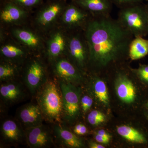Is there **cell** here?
Returning a JSON list of instances; mask_svg holds the SVG:
<instances>
[{
  "label": "cell",
  "instance_id": "obj_1",
  "mask_svg": "<svg viewBox=\"0 0 148 148\" xmlns=\"http://www.w3.org/2000/svg\"><path fill=\"white\" fill-rule=\"evenodd\" d=\"M88 49V66L106 70L129 58L133 35L117 19L109 16L92 17L84 30Z\"/></svg>",
  "mask_w": 148,
  "mask_h": 148
},
{
  "label": "cell",
  "instance_id": "obj_2",
  "mask_svg": "<svg viewBox=\"0 0 148 148\" xmlns=\"http://www.w3.org/2000/svg\"><path fill=\"white\" fill-rule=\"evenodd\" d=\"M35 96L45 120L53 124L63 123V99L58 81L48 79Z\"/></svg>",
  "mask_w": 148,
  "mask_h": 148
},
{
  "label": "cell",
  "instance_id": "obj_3",
  "mask_svg": "<svg viewBox=\"0 0 148 148\" xmlns=\"http://www.w3.org/2000/svg\"><path fill=\"white\" fill-rule=\"evenodd\" d=\"M118 21L134 37L148 35V14L146 5L142 3L120 9Z\"/></svg>",
  "mask_w": 148,
  "mask_h": 148
},
{
  "label": "cell",
  "instance_id": "obj_4",
  "mask_svg": "<svg viewBox=\"0 0 148 148\" xmlns=\"http://www.w3.org/2000/svg\"><path fill=\"white\" fill-rule=\"evenodd\" d=\"M69 59L84 74L88 67V49L84 31H75L67 44Z\"/></svg>",
  "mask_w": 148,
  "mask_h": 148
},
{
  "label": "cell",
  "instance_id": "obj_5",
  "mask_svg": "<svg viewBox=\"0 0 148 148\" xmlns=\"http://www.w3.org/2000/svg\"><path fill=\"white\" fill-rule=\"evenodd\" d=\"M63 99L65 121L71 122L78 116L80 110V92L79 88L70 83L58 80Z\"/></svg>",
  "mask_w": 148,
  "mask_h": 148
},
{
  "label": "cell",
  "instance_id": "obj_6",
  "mask_svg": "<svg viewBox=\"0 0 148 148\" xmlns=\"http://www.w3.org/2000/svg\"><path fill=\"white\" fill-rule=\"evenodd\" d=\"M48 79L42 63L36 59L30 61L23 77V84L30 93L35 96Z\"/></svg>",
  "mask_w": 148,
  "mask_h": 148
},
{
  "label": "cell",
  "instance_id": "obj_7",
  "mask_svg": "<svg viewBox=\"0 0 148 148\" xmlns=\"http://www.w3.org/2000/svg\"><path fill=\"white\" fill-rule=\"evenodd\" d=\"M26 141L31 148H45L54 146L53 131L42 124L24 130Z\"/></svg>",
  "mask_w": 148,
  "mask_h": 148
},
{
  "label": "cell",
  "instance_id": "obj_8",
  "mask_svg": "<svg viewBox=\"0 0 148 148\" xmlns=\"http://www.w3.org/2000/svg\"><path fill=\"white\" fill-rule=\"evenodd\" d=\"M53 71L58 80L75 85L79 84L84 80V74L66 58L56 59L53 64Z\"/></svg>",
  "mask_w": 148,
  "mask_h": 148
},
{
  "label": "cell",
  "instance_id": "obj_9",
  "mask_svg": "<svg viewBox=\"0 0 148 148\" xmlns=\"http://www.w3.org/2000/svg\"><path fill=\"white\" fill-rule=\"evenodd\" d=\"M92 17L90 13L73 3L65 9L62 20L71 29L84 31Z\"/></svg>",
  "mask_w": 148,
  "mask_h": 148
},
{
  "label": "cell",
  "instance_id": "obj_10",
  "mask_svg": "<svg viewBox=\"0 0 148 148\" xmlns=\"http://www.w3.org/2000/svg\"><path fill=\"white\" fill-rule=\"evenodd\" d=\"M1 135L3 142L8 145L15 146L26 140L25 131L17 119H7L1 125Z\"/></svg>",
  "mask_w": 148,
  "mask_h": 148
},
{
  "label": "cell",
  "instance_id": "obj_11",
  "mask_svg": "<svg viewBox=\"0 0 148 148\" xmlns=\"http://www.w3.org/2000/svg\"><path fill=\"white\" fill-rule=\"evenodd\" d=\"M25 85L16 80L3 82L0 86L1 101L5 105L10 106L22 101L27 96Z\"/></svg>",
  "mask_w": 148,
  "mask_h": 148
},
{
  "label": "cell",
  "instance_id": "obj_12",
  "mask_svg": "<svg viewBox=\"0 0 148 148\" xmlns=\"http://www.w3.org/2000/svg\"><path fill=\"white\" fill-rule=\"evenodd\" d=\"M16 119L24 130L42 124L45 120L42 112L38 103H29L19 109Z\"/></svg>",
  "mask_w": 148,
  "mask_h": 148
},
{
  "label": "cell",
  "instance_id": "obj_13",
  "mask_svg": "<svg viewBox=\"0 0 148 148\" xmlns=\"http://www.w3.org/2000/svg\"><path fill=\"white\" fill-rule=\"evenodd\" d=\"M62 123H55L53 125L52 131L56 142L64 148H80L84 147L81 139L74 132L66 128Z\"/></svg>",
  "mask_w": 148,
  "mask_h": 148
},
{
  "label": "cell",
  "instance_id": "obj_14",
  "mask_svg": "<svg viewBox=\"0 0 148 148\" xmlns=\"http://www.w3.org/2000/svg\"><path fill=\"white\" fill-rule=\"evenodd\" d=\"M115 89L117 95L123 103L130 104L136 98V88L127 74L123 72L116 73Z\"/></svg>",
  "mask_w": 148,
  "mask_h": 148
},
{
  "label": "cell",
  "instance_id": "obj_15",
  "mask_svg": "<svg viewBox=\"0 0 148 148\" xmlns=\"http://www.w3.org/2000/svg\"><path fill=\"white\" fill-rule=\"evenodd\" d=\"M73 3L90 14L92 17L111 15L112 3L110 0H73Z\"/></svg>",
  "mask_w": 148,
  "mask_h": 148
},
{
  "label": "cell",
  "instance_id": "obj_16",
  "mask_svg": "<svg viewBox=\"0 0 148 148\" xmlns=\"http://www.w3.org/2000/svg\"><path fill=\"white\" fill-rule=\"evenodd\" d=\"M89 91L98 101L105 106L109 105V96L106 83L97 77L90 78Z\"/></svg>",
  "mask_w": 148,
  "mask_h": 148
},
{
  "label": "cell",
  "instance_id": "obj_17",
  "mask_svg": "<svg viewBox=\"0 0 148 148\" xmlns=\"http://www.w3.org/2000/svg\"><path fill=\"white\" fill-rule=\"evenodd\" d=\"M63 8V4L60 2L50 4L41 12L38 16V22L41 26H48L55 20Z\"/></svg>",
  "mask_w": 148,
  "mask_h": 148
},
{
  "label": "cell",
  "instance_id": "obj_18",
  "mask_svg": "<svg viewBox=\"0 0 148 148\" xmlns=\"http://www.w3.org/2000/svg\"><path fill=\"white\" fill-rule=\"evenodd\" d=\"M148 54V40L144 37H134L129 46V58L132 61L144 58Z\"/></svg>",
  "mask_w": 148,
  "mask_h": 148
},
{
  "label": "cell",
  "instance_id": "obj_19",
  "mask_svg": "<svg viewBox=\"0 0 148 148\" xmlns=\"http://www.w3.org/2000/svg\"><path fill=\"white\" fill-rule=\"evenodd\" d=\"M67 45L65 38L60 32L53 35L49 43L48 53L51 60H56L66 50Z\"/></svg>",
  "mask_w": 148,
  "mask_h": 148
},
{
  "label": "cell",
  "instance_id": "obj_20",
  "mask_svg": "<svg viewBox=\"0 0 148 148\" xmlns=\"http://www.w3.org/2000/svg\"><path fill=\"white\" fill-rule=\"evenodd\" d=\"M116 130L120 136L130 142L139 144H146L148 143L144 134L130 126L120 125L117 127Z\"/></svg>",
  "mask_w": 148,
  "mask_h": 148
},
{
  "label": "cell",
  "instance_id": "obj_21",
  "mask_svg": "<svg viewBox=\"0 0 148 148\" xmlns=\"http://www.w3.org/2000/svg\"><path fill=\"white\" fill-rule=\"evenodd\" d=\"M25 13V11L20 6L10 1L1 12L0 17L3 21L10 23L20 20Z\"/></svg>",
  "mask_w": 148,
  "mask_h": 148
},
{
  "label": "cell",
  "instance_id": "obj_22",
  "mask_svg": "<svg viewBox=\"0 0 148 148\" xmlns=\"http://www.w3.org/2000/svg\"><path fill=\"white\" fill-rule=\"evenodd\" d=\"M1 53L4 58L11 60V63L19 61L26 56V53L21 48L12 45H6L1 47Z\"/></svg>",
  "mask_w": 148,
  "mask_h": 148
},
{
  "label": "cell",
  "instance_id": "obj_23",
  "mask_svg": "<svg viewBox=\"0 0 148 148\" xmlns=\"http://www.w3.org/2000/svg\"><path fill=\"white\" fill-rule=\"evenodd\" d=\"M14 34L22 43L32 48L38 47L40 45L39 39L37 36L30 31L23 29H15Z\"/></svg>",
  "mask_w": 148,
  "mask_h": 148
},
{
  "label": "cell",
  "instance_id": "obj_24",
  "mask_svg": "<svg viewBox=\"0 0 148 148\" xmlns=\"http://www.w3.org/2000/svg\"><path fill=\"white\" fill-rule=\"evenodd\" d=\"M18 74L17 67L10 62L1 63L0 65V81L2 83L16 80Z\"/></svg>",
  "mask_w": 148,
  "mask_h": 148
},
{
  "label": "cell",
  "instance_id": "obj_25",
  "mask_svg": "<svg viewBox=\"0 0 148 148\" xmlns=\"http://www.w3.org/2000/svg\"><path fill=\"white\" fill-rule=\"evenodd\" d=\"M87 120L90 125L97 126L105 121L106 116L102 112L93 110L90 111L88 114Z\"/></svg>",
  "mask_w": 148,
  "mask_h": 148
},
{
  "label": "cell",
  "instance_id": "obj_26",
  "mask_svg": "<svg viewBox=\"0 0 148 148\" xmlns=\"http://www.w3.org/2000/svg\"><path fill=\"white\" fill-rule=\"evenodd\" d=\"M132 71L141 81L148 84V65L140 64L138 69Z\"/></svg>",
  "mask_w": 148,
  "mask_h": 148
},
{
  "label": "cell",
  "instance_id": "obj_27",
  "mask_svg": "<svg viewBox=\"0 0 148 148\" xmlns=\"http://www.w3.org/2000/svg\"><path fill=\"white\" fill-rule=\"evenodd\" d=\"M93 104V99L91 96L84 95L80 99V108L84 114L87 112Z\"/></svg>",
  "mask_w": 148,
  "mask_h": 148
},
{
  "label": "cell",
  "instance_id": "obj_28",
  "mask_svg": "<svg viewBox=\"0 0 148 148\" xmlns=\"http://www.w3.org/2000/svg\"><path fill=\"white\" fill-rule=\"evenodd\" d=\"M112 3L114 4L120 9L126 7L142 3L145 0H110Z\"/></svg>",
  "mask_w": 148,
  "mask_h": 148
},
{
  "label": "cell",
  "instance_id": "obj_29",
  "mask_svg": "<svg viewBox=\"0 0 148 148\" xmlns=\"http://www.w3.org/2000/svg\"><path fill=\"white\" fill-rule=\"evenodd\" d=\"M10 1L20 7H31L39 4L41 0H10Z\"/></svg>",
  "mask_w": 148,
  "mask_h": 148
},
{
  "label": "cell",
  "instance_id": "obj_30",
  "mask_svg": "<svg viewBox=\"0 0 148 148\" xmlns=\"http://www.w3.org/2000/svg\"><path fill=\"white\" fill-rule=\"evenodd\" d=\"M73 132L77 135H84L87 134L88 129L84 125L78 123L74 127Z\"/></svg>",
  "mask_w": 148,
  "mask_h": 148
},
{
  "label": "cell",
  "instance_id": "obj_31",
  "mask_svg": "<svg viewBox=\"0 0 148 148\" xmlns=\"http://www.w3.org/2000/svg\"><path fill=\"white\" fill-rule=\"evenodd\" d=\"M95 139L97 143L105 144V145L108 144L109 142H110V139L104 138V137H102L101 135L96 134H95Z\"/></svg>",
  "mask_w": 148,
  "mask_h": 148
},
{
  "label": "cell",
  "instance_id": "obj_32",
  "mask_svg": "<svg viewBox=\"0 0 148 148\" xmlns=\"http://www.w3.org/2000/svg\"><path fill=\"white\" fill-rule=\"evenodd\" d=\"M96 134L101 135V136L104 137V138L110 140L111 138V135H110L109 133L106 132L104 130H98V132H96Z\"/></svg>",
  "mask_w": 148,
  "mask_h": 148
},
{
  "label": "cell",
  "instance_id": "obj_33",
  "mask_svg": "<svg viewBox=\"0 0 148 148\" xmlns=\"http://www.w3.org/2000/svg\"><path fill=\"white\" fill-rule=\"evenodd\" d=\"M89 147L90 148H105V147L98 143L91 142L89 143Z\"/></svg>",
  "mask_w": 148,
  "mask_h": 148
},
{
  "label": "cell",
  "instance_id": "obj_34",
  "mask_svg": "<svg viewBox=\"0 0 148 148\" xmlns=\"http://www.w3.org/2000/svg\"><path fill=\"white\" fill-rule=\"evenodd\" d=\"M145 107L147 110H148V101L146 102L145 104Z\"/></svg>",
  "mask_w": 148,
  "mask_h": 148
},
{
  "label": "cell",
  "instance_id": "obj_35",
  "mask_svg": "<svg viewBox=\"0 0 148 148\" xmlns=\"http://www.w3.org/2000/svg\"><path fill=\"white\" fill-rule=\"evenodd\" d=\"M146 6H147V10L148 14V3L146 5Z\"/></svg>",
  "mask_w": 148,
  "mask_h": 148
},
{
  "label": "cell",
  "instance_id": "obj_36",
  "mask_svg": "<svg viewBox=\"0 0 148 148\" xmlns=\"http://www.w3.org/2000/svg\"><path fill=\"white\" fill-rule=\"evenodd\" d=\"M146 1H148V0H146Z\"/></svg>",
  "mask_w": 148,
  "mask_h": 148
}]
</instances>
